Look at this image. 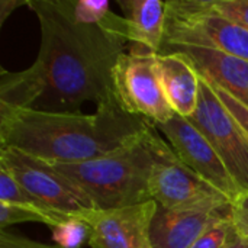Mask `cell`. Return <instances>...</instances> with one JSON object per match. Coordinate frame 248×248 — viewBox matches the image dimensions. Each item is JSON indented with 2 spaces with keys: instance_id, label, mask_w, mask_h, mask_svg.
<instances>
[{
  "instance_id": "obj_1",
  "label": "cell",
  "mask_w": 248,
  "mask_h": 248,
  "mask_svg": "<svg viewBox=\"0 0 248 248\" xmlns=\"http://www.w3.org/2000/svg\"><path fill=\"white\" fill-rule=\"evenodd\" d=\"M41 26L38 60L46 78L48 112H78L115 94L112 73L129 44L119 33L77 19L67 0H28Z\"/></svg>"
},
{
  "instance_id": "obj_2",
  "label": "cell",
  "mask_w": 248,
  "mask_h": 248,
  "mask_svg": "<svg viewBox=\"0 0 248 248\" xmlns=\"http://www.w3.org/2000/svg\"><path fill=\"white\" fill-rule=\"evenodd\" d=\"M154 124L126 112L110 96L96 112H48L0 108L1 147H13L52 164H78L106 157Z\"/></svg>"
},
{
  "instance_id": "obj_3",
  "label": "cell",
  "mask_w": 248,
  "mask_h": 248,
  "mask_svg": "<svg viewBox=\"0 0 248 248\" xmlns=\"http://www.w3.org/2000/svg\"><path fill=\"white\" fill-rule=\"evenodd\" d=\"M171 147L155 125L115 153L78 164H55L93 201L96 209L108 211L144 203L151 199L150 182L154 167Z\"/></svg>"
},
{
  "instance_id": "obj_4",
  "label": "cell",
  "mask_w": 248,
  "mask_h": 248,
  "mask_svg": "<svg viewBox=\"0 0 248 248\" xmlns=\"http://www.w3.org/2000/svg\"><path fill=\"white\" fill-rule=\"evenodd\" d=\"M179 48L214 49L248 61V29L218 13L211 0H170L160 54Z\"/></svg>"
},
{
  "instance_id": "obj_5",
  "label": "cell",
  "mask_w": 248,
  "mask_h": 248,
  "mask_svg": "<svg viewBox=\"0 0 248 248\" xmlns=\"http://www.w3.org/2000/svg\"><path fill=\"white\" fill-rule=\"evenodd\" d=\"M0 167L48 208L80 219L96 209L89 195L55 164L13 147H0Z\"/></svg>"
},
{
  "instance_id": "obj_6",
  "label": "cell",
  "mask_w": 248,
  "mask_h": 248,
  "mask_svg": "<svg viewBox=\"0 0 248 248\" xmlns=\"http://www.w3.org/2000/svg\"><path fill=\"white\" fill-rule=\"evenodd\" d=\"M157 55L147 48L131 45L129 52L119 57L112 73L119 105L154 125L164 124L176 115L160 78Z\"/></svg>"
},
{
  "instance_id": "obj_7",
  "label": "cell",
  "mask_w": 248,
  "mask_h": 248,
  "mask_svg": "<svg viewBox=\"0 0 248 248\" xmlns=\"http://www.w3.org/2000/svg\"><path fill=\"white\" fill-rule=\"evenodd\" d=\"M189 119L221 157L241 195L248 193V134L214 87L201 78L198 108Z\"/></svg>"
},
{
  "instance_id": "obj_8",
  "label": "cell",
  "mask_w": 248,
  "mask_h": 248,
  "mask_svg": "<svg viewBox=\"0 0 248 248\" xmlns=\"http://www.w3.org/2000/svg\"><path fill=\"white\" fill-rule=\"evenodd\" d=\"M150 192L157 206L170 212L214 209L232 203L227 195L186 167L173 150L154 167Z\"/></svg>"
},
{
  "instance_id": "obj_9",
  "label": "cell",
  "mask_w": 248,
  "mask_h": 248,
  "mask_svg": "<svg viewBox=\"0 0 248 248\" xmlns=\"http://www.w3.org/2000/svg\"><path fill=\"white\" fill-rule=\"evenodd\" d=\"M176 157L203 180L227 195L232 202L241 196V190L205 135L186 118L174 115L170 121L155 125Z\"/></svg>"
},
{
  "instance_id": "obj_10",
  "label": "cell",
  "mask_w": 248,
  "mask_h": 248,
  "mask_svg": "<svg viewBox=\"0 0 248 248\" xmlns=\"http://www.w3.org/2000/svg\"><path fill=\"white\" fill-rule=\"evenodd\" d=\"M157 209V203L148 201L108 211L94 209L78 221L87 228L90 248H154L151 227Z\"/></svg>"
},
{
  "instance_id": "obj_11",
  "label": "cell",
  "mask_w": 248,
  "mask_h": 248,
  "mask_svg": "<svg viewBox=\"0 0 248 248\" xmlns=\"http://www.w3.org/2000/svg\"><path fill=\"white\" fill-rule=\"evenodd\" d=\"M231 217L232 203L182 212L158 208L151 227V244L154 248H190L209 228Z\"/></svg>"
},
{
  "instance_id": "obj_12",
  "label": "cell",
  "mask_w": 248,
  "mask_h": 248,
  "mask_svg": "<svg viewBox=\"0 0 248 248\" xmlns=\"http://www.w3.org/2000/svg\"><path fill=\"white\" fill-rule=\"evenodd\" d=\"M176 51L183 52L192 61L201 78L222 89L248 108V61L214 49L179 48Z\"/></svg>"
},
{
  "instance_id": "obj_13",
  "label": "cell",
  "mask_w": 248,
  "mask_h": 248,
  "mask_svg": "<svg viewBox=\"0 0 248 248\" xmlns=\"http://www.w3.org/2000/svg\"><path fill=\"white\" fill-rule=\"evenodd\" d=\"M157 64L167 100L174 113L190 118L198 108L201 92V76L195 65L179 51L158 54Z\"/></svg>"
},
{
  "instance_id": "obj_14",
  "label": "cell",
  "mask_w": 248,
  "mask_h": 248,
  "mask_svg": "<svg viewBox=\"0 0 248 248\" xmlns=\"http://www.w3.org/2000/svg\"><path fill=\"white\" fill-rule=\"evenodd\" d=\"M128 26V41L160 54L164 42L167 1L160 0H118Z\"/></svg>"
},
{
  "instance_id": "obj_15",
  "label": "cell",
  "mask_w": 248,
  "mask_h": 248,
  "mask_svg": "<svg viewBox=\"0 0 248 248\" xmlns=\"http://www.w3.org/2000/svg\"><path fill=\"white\" fill-rule=\"evenodd\" d=\"M46 78L42 62L36 61L26 70L9 73L0 71V108L35 109V103L45 96Z\"/></svg>"
},
{
  "instance_id": "obj_16",
  "label": "cell",
  "mask_w": 248,
  "mask_h": 248,
  "mask_svg": "<svg viewBox=\"0 0 248 248\" xmlns=\"http://www.w3.org/2000/svg\"><path fill=\"white\" fill-rule=\"evenodd\" d=\"M76 221L71 217L60 214L51 208H38L29 205H15L0 202V231H6L7 227L25 222L44 224L52 230Z\"/></svg>"
},
{
  "instance_id": "obj_17",
  "label": "cell",
  "mask_w": 248,
  "mask_h": 248,
  "mask_svg": "<svg viewBox=\"0 0 248 248\" xmlns=\"http://www.w3.org/2000/svg\"><path fill=\"white\" fill-rule=\"evenodd\" d=\"M211 4L222 16L248 29V0H211Z\"/></svg>"
},
{
  "instance_id": "obj_18",
  "label": "cell",
  "mask_w": 248,
  "mask_h": 248,
  "mask_svg": "<svg viewBox=\"0 0 248 248\" xmlns=\"http://www.w3.org/2000/svg\"><path fill=\"white\" fill-rule=\"evenodd\" d=\"M232 224H234L232 217L218 222L217 225L209 228L190 248H222L227 241Z\"/></svg>"
},
{
  "instance_id": "obj_19",
  "label": "cell",
  "mask_w": 248,
  "mask_h": 248,
  "mask_svg": "<svg viewBox=\"0 0 248 248\" xmlns=\"http://www.w3.org/2000/svg\"><path fill=\"white\" fill-rule=\"evenodd\" d=\"M0 248H64L57 244H45L17 234L0 231Z\"/></svg>"
},
{
  "instance_id": "obj_20",
  "label": "cell",
  "mask_w": 248,
  "mask_h": 248,
  "mask_svg": "<svg viewBox=\"0 0 248 248\" xmlns=\"http://www.w3.org/2000/svg\"><path fill=\"white\" fill-rule=\"evenodd\" d=\"M212 86V84H211ZM214 87V90L217 92V94H218V97L222 100V103L227 106V109L237 118V121L243 125V128L247 131L248 134V108L247 106H244L243 103H240L238 100H235L231 94H228L227 92H224L222 89H219V87H215V86H212Z\"/></svg>"
},
{
  "instance_id": "obj_21",
  "label": "cell",
  "mask_w": 248,
  "mask_h": 248,
  "mask_svg": "<svg viewBox=\"0 0 248 248\" xmlns=\"http://www.w3.org/2000/svg\"><path fill=\"white\" fill-rule=\"evenodd\" d=\"M232 221L248 238V193L241 195L232 202Z\"/></svg>"
},
{
  "instance_id": "obj_22",
  "label": "cell",
  "mask_w": 248,
  "mask_h": 248,
  "mask_svg": "<svg viewBox=\"0 0 248 248\" xmlns=\"http://www.w3.org/2000/svg\"><path fill=\"white\" fill-rule=\"evenodd\" d=\"M222 248H248V238L235 227V224H232Z\"/></svg>"
},
{
  "instance_id": "obj_23",
  "label": "cell",
  "mask_w": 248,
  "mask_h": 248,
  "mask_svg": "<svg viewBox=\"0 0 248 248\" xmlns=\"http://www.w3.org/2000/svg\"><path fill=\"white\" fill-rule=\"evenodd\" d=\"M28 4V0H1L0 1V26H3L6 17L19 6Z\"/></svg>"
}]
</instances>
